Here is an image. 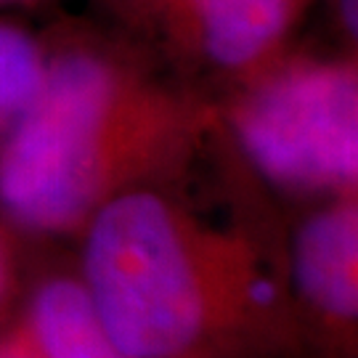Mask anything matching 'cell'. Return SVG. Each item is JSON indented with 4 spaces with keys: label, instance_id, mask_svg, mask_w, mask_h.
<instances>
[{
    "label": "cell",
    "instance_id": "3",
    "mask_svg": "<svg viewBox=\"0 0 358 358\" xmlns=\"http://www.w3.org/2000/svg\"><path fill=\"white\" fill-rule=\"evenodd\" d=\"M217 138L282 196L316 205L358 194L356 45L294 38L213 99Z\"/></svg>",
    "mask_w": 358,
    "mask_h": 358
},
{
    "label": "cell",
    "instance_id": "6",
    "mask_svg": "<svg viewBox=\"0 0 358 358\" xmlns=\"http://www.w3.org/2000/svg\"><path fill=\"white\" fill-rule=\"evenodd\" d=\"M16 321L40 358H130L106 332L80 273L53 271L38 279Z\"/></svg>",
    "mask_w": 358,
    "mask_h": 358
},
{
    "label": "cell",
    "instance_id": "9",
    "mask_svg": "<svg viewBox=\"0 0 358 358\" xmlns=\"http://www.w3.org/2000/svg\"><path fill=\"white\" fill-rule=\"evenodd\" d=\"M0 358H40L19 321H11L8 329L0 332Z\"/></svg>",
    "mask_w": 358,
    "mask_h": 358
},
{
    "label": "cell",
    "instance_id": "2",
    "mask_svg": "<svg viewBox=\"0 0 358 358\" xmlns=\"http://www.w3.org/2000/svg\"><path fill=\"white\" fill-rule=\"evenodd\" d=\"M77 242L80 282L130 358L300 353L284 263L255 234L202 215L178 186L117 196Z\"/></svg>",
    "mask_w": 358,
    "mask_h": 358
},
{
    "label": "cell",
    "instance_id": "5",
    "mask_svg": "<svg viewBox=\"0 0 358 358\" xmlns=\"http://www.w3.org/2000/svg\"><path fill=\"white\" fill-rule=\"evenodd\" d=\"M284 279L300 350L353 358L358 329V194L308 205L294 226Z\"/></svg>",
    "mask_w": 358,
    "mask_h": 358
},
{
    "label": "cell",
    "instance_id": "10",
    "mask_svg": "<svg viewBox=\"0 0 358 358\" xmlns=\"http://www.w3.org/2000/svg\"><path fill=\"white\" fill-rule=\"evenodd\" d=\"M29 3H38V0H0V11H13V8L29 6Z\"/></svg>",
    "mask_w": 358,
    "mask_h": 358
},
{
    "label": "cell",
    "instance_id": "4",
    "mask_svg": "<svg viewBox=\"0 0 358 358\" xmlns=\"http://www.w3.org/2000/svg\"><path fill=\"white\" fill-rule=\"evenodd\" d=\"M313 0H93L120 38L215 99L287 48Z\"/></svg>",
    "mask_w": 358,
    "mask_h": 358
},
{
    "label": "cell",
    "instance_id": "8",
    "mask_svg": "<svg viewBox=\"0 0 358 358\" xmlns=\"http://www.w3.org/2000/svg\"><path fill=\"white\" fill-rule=\"evenodd\" d=\"M27 239L0 220V316L13 306L22 292V252Z\"/></svg>",
    "mask_w": 358,
    "mask_h": 358
},
{
    "label": "cell",
    "instance_id": "1",
    "mask_svg": "<svg viewBox=\"0 0 358 358\" xmlns=\"http://www.w3.org/2000/svg\"><path fill=\"white\" fill-rule=\"evenodd\" d=\"M215 136L202 90L101 22L56 24L38 93L0 141V220L27 242L77 239L117 196L178 186Z\"/></svg>",
    "mask_w": 358,
    "mask_h": 358
},
{
    "label": "cell",
    "instance_id": "7",
    "mask_svg": "<svg viewBox=\"0 0 358 358\" xmlns=\"http://www.w3.org/2000/svg\"><path fill=\"white\" fill-rule=\"evenodd\" d=\"M48 62V29L0 11V141L35 99Z\"/></svg>",
    "mask_w": 358,
    "mask_h": 358
}]
</instances>
